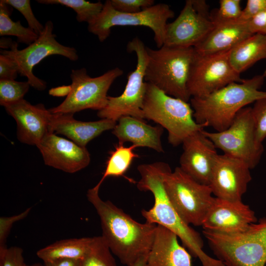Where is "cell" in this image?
Segmentation results:
<instances>
[{
    "label": "cell",
    "mask_w": 266,
    "mask_h": 266,
    "mask_svg": "<svg viewBox=\"0 0 266 266\" xmlns=\"http://www.w3.org/2000/svg\"><path fill=\"white\" fill-rule=\"evenodd\" d=\"M137 170L140 175L137 188L141 191H150L154 198L153 206L141 211L146 222L161 225L175 233L184 247L200 260L202 266H226L204 251L200 234L182 220L170 201L164 186L165 176L171 170L169 165L163 162L143 164L137 166Z\"/></svg>",
    "instance_id": "6da1fadb"
},
{
    "label": "cell",
    "mask_w": 266,
    "mask_h": 266,
    "mask_svg": "<svg viewBox=\"0 0 266 266\" xmlns=\"http://www.w3.org/2000/svg\"><path fill=\"white\" fill-rule=\"evenodd\" d=\"M174 16L173 11L165 3L154 4L136 13H124L115 10L110 0H107L100 13L88 24V30L97 36L100 41L103 42L113 27H146L153 32L155 42L160 48L164 45L167 22Z\"/></svg>",
    "instance_id": "52a82bcc"
},
{
    "label": "cell",
    "mask_w": 266,
    "mask_h": 266,
    "mask_svg": "<svg viewBox=\"0 0 266 266\" xmlns=\"http://www.w3.org/2000/svg\"><path fill=\"white\" fill-rule=\"evenodd\" d=\"M81 266H117L112 253L102 236L93 237L90 248L81 260Z\"/></svg>",
    "instance_id": "f1b7e54d"
},
{
    "label": "cell",
    "mask_w": 266,
    "mask_h": 266,
    "mask_svg": "<svg viewBox=\"0 0 266 266\" xmlns=\"http://www.w3.org/2000/svg\"><path fill=\"white\" fill-rule=\"evenodd\" d=\"M18 45V42L13 41L11 38L2 36L0 39V47L2 50H10Z\"/></svg>",
    "instance_id": "b9f144b4"
},
{
    "label": "cell",
    "mask_w": 266,
    "mask_h": 266,
    "mask_svg": "<svg viewBox=\"0 0 266 266\" xmlns=\"http://www.w3.org/2000/svg\"><path fill=\"white\" fill-rule=\"evenodd\" d=\"M164 186L170 201L182 220L189 225L202 226L214 198L210 187L198 182L179 166L166 173Z\"/></svg>",
    "instance_id": "ba28073f"
},
{
    "label": "cell",
    "mask_w": 266,
    "mask_h": 266,
    "mask_svg": "<svg viewBox=\"0 0 266 266\" xmlns=\"http://www.w3.org/2000/svg\"><path fill=\"white\" fill-rule=\"evenodd\" d=\"M257 221L255 212L242 200L214 197L202 227L204 230L232 234L241 232Z\"/></svg>",
    "instance_id": "2e32d148"
},
{
    "label": "cell",
    "mask_w": 266,
    "mask_h": 266,
    "mask_svg": "<svg viewBox=\"0 0 266 266\" xmlns=\"http://www.w3.org/2000/svg\"><path fill=\"white\" fill-rule=\"evenodd\" d=\"M253 34L259 33L266 35V10L248 21Z\"/></svg>",
    "instance_id": "f35d334b"
},
{
    "label": "cell",
    "mask_w": 266,
    "mask_h": 266,
    "mask_svg": "<svg viewBox=\"0 0 266 266\" xmlns=\"http://www.w3.org/2000/svg\"><path fill=\"white\" fill-rule=\"evenodd\" d=\"M266 59V35L254 33L230 51V63L240 74L257 62Z\"/></svg>",
    "instance_id": "cb8c5ba5"
},
{
    "label": "cell",
    "mask_w": 266,
    "mask_h": 266,
    "mask_svg": "<svg viewBox=\"0 0 266 266\" xmlns=\"http://www.w3.org/2000/svg\"><path fill=\"white\" fill-rule=\"evenodd\" d=\"M252 34L248 22L237 20L215 24L214 28L194 48L201 54L228 51Z\"/></svg>",
    "instance_id": "603a6c76"
},
{
    "label": "cell",
    "mask_w": 266,
    "mask_h": 266,
    "mask_svg": "<svg viewBox=\"0 0 266 266\" xmlns=\"http://www.w3.org/2000/svg\"><path fill=\"white\" fill-rule=\"evenodd\" d=\"M147 255L141 257L132 266H147Z\"/></svg>",
    "instance_id": "7bdbcfd3"
},
{
    "label": "cell",
    "mask_w": 266,
    "mask_h": 266,
    "mask_svg": "<svg viewBox=\"0 0 266 266\" xmlns=\"http://www.w3.org/2000/svg\"><path fill=\"white\" fill-rule=\"evenodd\" d=\"M144 120L130 116L121 117L112 130V133L120 144L130 142L138 147H146L159 152H164L161 141L163 128L152 126Z\"/></svg>",
    "instance_id": "7402d4cb"
},
{
    "label": "cell",
    "mask_w": 266,
    "mask_h": 266,
    "mask_svg": "<svg viewBox=\"0 0 266 266\" xmlns=\"http://www.w3.org/2000/svg\"><path fill=\"white\" fill-rule=\"evenodd\" d=\"M93 237L60 240L37 251L36 255L43 262L57 259L82 260L88 253Z\"/></svg>",
    "instance_id": "d4e9b609"
},
{
    "label": "cell",
    "mask_w": 266,
    "mask_h": 266,
    "mask_svg": "<svg viewBox=\"0 0 266 266\" xmlns=\"http://www.w3.org/2000/svg\"><path fill=\"white\" fill-rule=\"evenodd\" d=\"M266 10V0H248L238 20L248 22Z\"/></svg>",
    "instance_id": "8d00e7d4"
},
{
    "label": "cell",
    "mask_w": 266,
    "mask_h": 266,
    "mask_svg": "<svg viewBox=\"0 0 266 266\" xmlns=\"http://www.w3.org/2000/svg\"><path fill=\"white\" fill-rule=\"evenodd\" d=\"M230 51L210 54L196 51L187 85L191 98L202 97L232 83L243 80L230 63Z\"/></svg>",
    "instance_id": "4fadbf2b"
},
{
    "label": "cell",
    "mask_w": 266,
    "mask_h": 266,
    "mask_svg": "<svg viewBox=\"0 0 266 266\" xmlns=\"http://www.w3.org/2000/svg\"><path fill=\"white\" fill-rule=\"evenodd\" d=\"M203 130L193 133L183 142L179 167L198 182L209 186L218 154Z\"/></svg>",
    "instance_id": "e0dca14e"
},
{
    "label": "cell",
    "mask_w": 266,
    "mask_h": 266,
    "mask_svg": "<svg viewBox=\"0 0 266 266\" xmlns=\"http://www.w3.org/2000/svg\"><path fill=\"white\" fill-rule=\"evenodd\" d=\"M23 251L18 247L7 248L0 252V266H26Z\"/></svg>",
    "instance_id": "d590c367"
},
{
    "label": "cell",
    "mask_w": 266,
    "mask_h": 266,
    "mask_svg": "<svg viewBox=\"0 0 266 266\" xmlns=\"http://www.w3.org/2000/svg\"><path fill=\"white\" fill-rule=\"evenodd\" d=\"M146 49L148 60L145 81L169 96L190 101L187 85L196 54L194 47L163 45L158 49Z\"/></svg>",
    "instance_id": "277c9868"
},
{
    "label": "cell",
    "mask_w": 266,
    "mask_h": 266,
    "mask_svg": "<svg viewBox=\"0 0 266 266\" xmlns=\"http://www.w3.org/2000/svg\"><path fill=\"white\" fill-rule=\"evenodd\" d=\"M265 77L258 75L232 83L206 96L191 98L196 122L216 132L227 129L237 113L246 105L266 98V92L261 91Z\"/></svg>",
    "instance_id": "3957f363"
},
{
    "label": "cell",
    "mask_w": 266,
    "mask_h": 266,
    "mask_svg": "<svg viewBox=\"0 0 266 266\" xmlns=\"http://www.w3.org/2000/svg\"><path fill=\"white\" fill-rule=\"evenodd\" d=\"M38 3L45 4H60L69 7L76 13L78 22H87L94 20L101 11L103 4L100 1L91 2L85 0H38Z\"/></svg>",
    "instance_id": "83f0119b"
},
{
    "label": "cell",
    "mask_w": 266,
    "mask_h": 266,
    "mask_svg": "<svg viewBox=\"0 0 266 266\" xmlns=\"http://www.w3.org/2000/svg\"><path fill=\"white\" fill-rule=\"evenodd\" d=\"M116 123L108 119L83 122L75 119L73 114L51 113L50 131L64 135L77 145L86 147L90 141L103 132L113 130Z\"/></svg>",
    "instance_id": "ffe728a7"
},
{
    "label": "cell",
    "mask_w": 266,
    "mask_h": 266,
    "mask_svg": "<svg viewBox=\"0 0 266 266\" xmlns=\"http://www.w3.org/2000/svg\"><path fill=\"white\" fill-rule=\"evenodd\" d=\"M251 112L257 142L263 145L266 138V98L256 100Z\"/></svg>",
    "instance_id": "1f68e13d"
},
{
    "label": "cell",
    "mask_w": 266,
    "mask_h": 266,
    "mask_svg": "<svg viewBox=\"0 0 266 266\" xmlns=\"http://www.w3.org/2000/svg\"><path fill=\"white\" fill-rule=\"evenodd\" d=\"M137 146L133 144L126 147L118 143L114 150L110 153L102 177L95 187L100 189L102 183L108 177L123 176L133 160L139 157L138 155L134 152Z\"/></svg>",
    "instance_id": "484cf974"
},
{
    "label": "cell",
    "mask_w": 266,
    "mask_h": 266,
    "mask_svg": "<svg viewBox=\"0 0 266 266\" xmlns=\"http://www.w3.org/2000/svg\"><path fill=\"white\" fill-rule=\"evenodd\" d=\"M19 11L25 17L28 24V27L39 35L43 31L44 26L41 24L35 17L29 0H1Z\"/></svg>",
    "instance_id": "d6a6232c"
},
{
    "label": "cell",
    "mask_w": 266,
    "mask_h": 266,
    "mask_svg": "<svg viewBox=\"0 0 266 266\" xmlns=\"http://www.w3.org/2000/svg\"><path fill=\"white\" fill-rule=\"evenodd\" d=\"M99 191L94 186L88 190L87 197L100 219L101 236L121 263L132 266L148 254L157 225L136 221L109 200H103Z\"/></svg>",
    "instance_id": "7a4b0ae2"
},
{
    "label": "cell",
    "mask_w": 266,
    "mask_h": 266,
    "mask_svg": "<svg viewBox=\"0 0 266 266\" xmlns=\"http://www.w3.org/2000/svg\"><path fill=\"white\" fill-rule=\"evenodd\" d=\"M12 7L0 1V35H13L17 42L28 45L34 42L39 35L29 27L22 26L20 21H13L10 18Z\"/></svg>",
    "instance_id": "4316f807"
},
{
    "label": "cell",
    "mask_w": 266,
    "mask_h": 266,
    "mask_svg": "<svg viewBox=\"0 0 266 266\" xmlns=\"http://www.w3.org/2000/svg\"><path fill=\"white\" fill-rule=\"evenodd\" d=\"M240 0H220L219 7L210 14L211 20L215 24L238 20L242 10Z\"/></svg>",
    "instance_id": "4dcf8cb0"
},
{
    "label": "cell",
    "mask_w": 266,
    "mask_h": 266,
    "mask_svg": "<svg viewBox=\"0 0 266 266\" xmlns=\"http://www.w3.org/2000/svg\"><path fill=\"white\" fill-rule=\"evenodd\" d=\"M214 26L210 15L197 11L192 0H187L178 17L166 24L163 45L194 47Z\"/></svg>",
    "instance_id": "9a60e30c"
},
{
    "label": "cell",
    "mask_w": 266,
    "mask_h": 266,
    "mask_svg": "<svg viewBox=\"0 0 266 266\" xmlns=\"http://www.w3.org/2000/svg\"><path fill=\"white\" fill-rule=\"evenodd\" d=\"M250 168L243 161L218 154L209 186L215 197L232 201L241 200L252 180Z\"/></svg>",
    "instance_id": "5bb4252c"
},
{
    "label": "cell",
    "mask_w": 266,
    "mask_h": 266,
    "mask_svg": "<svg viewBox=\"0 0 266 266\" xmlns=\"http://www.w3.org/2000/svg\"><path fill=\"white\" fill-rule=\"evenodd\" d=\"M45 164L67 173H74L90 164V154L86 147L57 136L46 134L36 145Z\"/></svg>",
    "instance_id": "ac0fdd59"
},
{
    "label": "cell",
    "mask_w": 266,
    "mask_h": 266,
    "mask_svg": "<svg viewBox=\"0 0 266 266\" xmlns=\"http://www.w3.org/2000/svg\"><path fill=\"white\" fill-rule=\"evenodd\" d=\"M26 266H44V265H41L40 264H35L32 265H27Z\"/></svg>",
    "instance_id": "ee69618b"
},
{
    "label": "cell",
    "mask_w": 266,
    "mask_h": 266,
    "mask_svg": "<svg viewBox=\"0 0 266 266\" xmlns=\"http://www.w3.org/2000/svg\"><path fill=\"white\" fill-rule=\"evenodd\" d=\"M142 110L144 119L166 130L168 143L174 147L205 128L196 122L190 103L169 96L147 82Z\"/></svg>",
    "instance_id": "8992f818"
},
{
    "label": "cell",
    "mask_w": 266,
    "mask_h": 266,
    "mask_svg": "<svg viewBox=\"0 0 266 266\" xmlns=\"http://www.w3.org/2000/svg\"><path fill=\"white\" fill-rule=\"evenodd\" d=\"M263 75V76L265 77V78H266V68L263 73V74H262Z\"/></svg>",
    "instance_id": "f6af8a7d"
},
{
    "label": "cell",
    "mask_w": 266,
    "mask_h": 266,
    "mask_svg": "<svg viewBox=\"0 0 266 266\" xmlns=\"http://www.w3.org/2000/svg\"><path fill=\"white\" fill-rule=\"evenodd\" d=\"M54 26L51 20L44 25L43 32L38 38L25 48L19 50L18 45L10 50H1L0 54L9 57L16 66L19 74L27 78L30 86L43 91L46 88V81L36 77L33 73L34 66L44 58L53 55L64 56L71 61L78 59L75 48L60 44L53 33Z\"/></svg>",
    "instance_id": "7c38bea8"
},
{
    "label": "cell",
    "mask_w": 266,
    "mask_h": 266,
    "mask_svg": "<svg viewBox=\"0 0 266 266\" xmlns=\"http://www.w3.org/2000/svg\"><path fill=\"white\" fill-rule=\"evenodd\" d=\"M16 121L18 140L36 146L50 131L51 113L41 103L32 104L23 99L4 107Z\"/></svg>",
    "instance_id": "d6986e66"
},
{
    "label": "cell",
    "mask_w": 266,
    "mask_h": 266,
    "mask_svg": "<svg viewBox=\"0 0 266 266\" xmlns=\"http://www.w3.org/2000/svg\"><path fill=\"white\" fill-rule=\"evenodd\" d=\"M178 238L170 230L157 225L147 266H192V255L180 245Z\"/></svg>",
    "instance_id": "44dd1931"
},
{
    "label": "cell",
    "mask_w": 266,
    "mask_h": 266,
    "mask_svg": "<svg viewBox=\"0 0 266 266\" xmlns=\"http://www.w3.org/2000/svg\"><path fill=\"white\" fill-rule=\"evenodd\" d=\"M123 74L115 67L98 77L87 74L85 68L72 69L71 91L58 106L49 109L52 113H71L91 109L98 111L107 104V94L114 81Z\"/></svg>",
    "instance_id": "30bf717a"
},
{
    "label": "cell",
    "mask_w": 266,
    "mask_h": 266,
    "mask_svg": "<svg viewBox=\"0 0 266 266\" xmlns=\"http://www.w3.org/2000/svg\"><path fill=\"white\" fill-rule=\"evenodd\" d=\"M71 91L70 85L62 86L52 88L49 91L50 95L55 97L67 96Z\"/></svg>",
    "instance_id": "60d3db41"
},
{
    "label": "cell",
    "mask_w": 266,
    "mask_h": 266,
    "mask_svg": "<svg viewBox=\"0 0 266 266\" xmlns=\"http://www.w3.org/2000/svg\"><path fill=\"white\" fill-rule=\"evenodd\" d=\"M202 233L217 259L226 266H265L266 217L237 233L203 230Z\"/></svg>",
    "instance_id": "5b68a950"
},
{
    "label": "cell",
    "mask_w": 266,
    "mask_h": 266,
    "mask_svg": "<svg viewBox=\"0 0 266 266\" xmlns=\"http://www.w3.org/2000/svg\"><path fill=\"white\" fill-rule=\"evenodd\" d=\"M31 210V208H28L18 214L0 217V252L7 248L6 242L12 226L16 222L25 218Z\"/></svg>",
    "instance_id": "836d02e7"
},
{
    "label": "cell",
    "mask_w": 266,
    "mask_h": 266,
    "mask_svg": "<svg viewBox=\"0 0 266 266\" xmlns=\"http://www.w3.org/2000/svg\"><path fill=\"white\" fill-rule=\"evenodd\" d=\"M18 71L13 62L6 56L0 55V79H15Z\"/></svg>",
    "instance_id": "74e56055"
},
{
    "label": "cell",
    "mask_w": 266,
    "mask_h": 266,
    "mask_svg": "<svg viewBox=\"0 0 266 266\" xmlns=\"http://www.w3.org/2000/svg\"><path fill=\"white\" fill-rule=\"evenodd\" d=\"M44 266H81V260L72 259H57L44 262Z\"/></svg>",
    "instance_id": "ab89813d"
},
{
    "label": "cell",
    "mask_w": 266,
    "mask_h": 266,
    "mask_svg": "<svg viewBox=\"0 0 266 266\" xmlns=\"http://www.w3.org/2000/svg\"><path fill=\"white\" fill-rule=\"evenodd\" d=\"M30 86L28 81L0 79V105L5 107L24 99Z\"/></svg>",
    "instance_id": "f546056e"
},
{
    "label": "cell",
    "mask_w": 266,
    "mask_h": 266,
    "mask_svg": "<svg viewBox=\"0 0 266 266\" xmlns=\"http://www.w3.org/2000/svg\"><path fill=\"white\" fill-rule=\"evenodd\" d=\"M127 47L128 52L136 56L135 68L128 74L123 93L117 97L108 96L106 105L97 113L101 119L117 122L123 116H130L144 119L142 108L146 88L144 77L148 60L147 49L137 37L129 41Z\"/></svg>",
    "instance_id": "9c48e42d"
},
{
    "label": "cell",
    "mask_w": 266,
    "mask_h": 266,
    "mask_svg": "<svg viewBox=\"0 0 266 266\" xmlns=\"http://www.w3.org/2000/svg\"><path fill=\"white\" fill-rule=\"evenodd\" d=\"M251 107L241 109L232 123L222 132L203 133L224 154L244 162L251 169L259 163L264 148L256 140Z\"/></svg>",
    "instance_id": "8fae6325"
},
{
    "label": "cell",
    "mask_w": 266,
    "mask_h": 266,
    "mask_svg": "<svg viewBox=\"0 0 266 266\" xmlns=\"http://www.w3.org/2000/svg\"><path fill=\"white\" fill-rule=\"evenodd\" d=\"M113 7L124 13H136L154 5L153 0H110Z\"/></svg>",
    "instance_id": "e575fe53"
}]
</instances>
